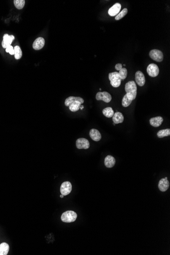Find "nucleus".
I'll list each match as a JSON object with an SVG mask.
<instances>
[{
	"label": "nucleus",
	"mask_w": 170,
	"mask_h": 255,
	"mask_svg": "<svg viewBox=\"0 0 170 255\" xmlns=\"http://www.w3.org/2000/svg\"><path fill=\"white\" fill-rule=\"evenodd\" d=\"M6 52H9L11 55H14V49L12 46H9L6 48Z\"/></svg>",
	"instance_id": "cd10ccee"
},
{
	"label": "nucleus",
	"mask_w": 170,
	"mask_h": 255,
	"mask_svg": "<svg viewBox=\"0 0 170 255\" xmlns=\"http://www.w3.org/2000/svg\"><path fill=\"white\" fill-rule=\"evenodd\" d=\"M124 121V116L120 112H117L113 116V121L115 124H119Z\"/></svg>",
	"instance_id": "f3484780"
},
{
	"label": "nucleus",
	"mask_w": 170,
	"mask_h": 255,
	"mask_svg": "<svg viewBox=\"0 0 170 255\" xmlns=\"http://www.w3.org/2000/svg\"><path fill=\"white\" fill-rule=\"evenodd\" d=\"M72 191L71 184L69 181H65L62 184L60 187V192L63 195H67Z\"/></svg>",
	"instance_id": "0eeeda50"
},
{
	"label": "nucleus",
	"mask_w": 170,
	"mask_h": 255,
	"mask_svg": "<svg viewBox=\"0 0 170 255\" xmlns=\"http://www.w3.org/2000/svg\"><path fill=\"white\" fill-rule=\"evenodd\" d=\"M81 106H82V103L81 102H79V101H74L69 106V109L71 112H77L78 110H79Z\"/></svg>",
	"instance_id": "6ab92c4d"
},
{
	"label": "nucleus",
	"mask_w": 170,
	"mask_h": 255,
	"mask_svg": "<svg viewBox=\"0 0 170 255\" xmlns=\"http://www.w3.org/2000/svg\"><path fill=\"white\" fill-rule=\"evenodd\" d=\"M169 186H170V183H169V181L168 180V179L162 178L160 180L158 183V188L160 191H163V192L167 191L168 189L169 188Z\"/></svg>",
	"instance_id": "f8f14e48"
},
{
	"label": "nucleus",
	"mask_w": 170,
	"mask_h": 255,
	"mask_svg": "<svg viewBox=\"0 0 170 255\" xmlns=\"http://www.w3.org/2000/svg\"><path fill=\"white\" fill-rule=\"evenodd\" d=\"M118 73L122 80H124L127 77V70L126 68H122Z\"/></svg>",
	"instance_id": "bb28decb"
},
{
	"label": "nucleus",
	"mask_w": 170,
	"mask_h": 255,
	"mask_svg": "<svg viewBox=\"0 0 170 255\" xmlns=\"http://www.w3.org/2000/svg\"><path fill=\"white\" fill-rule=\"evenodd\" d=\"M14 4L17 9L21 10L24 8L25 4V1L24 0H14Z\"/></svg>",
	"instance_id": "5701e85b"
},
{
	"label": "nucleus",
	"mask_w": 170,
	"mask_h": 255,
	"mask_svg": "<svg viewBox=\"0 0 170 255\" xmlns=\"http://www.w3.org/2000/svg\"><path fill=\"white\" fill-rule=\"evenodd\" d=\"M122 64H121V63H118L115 66V69L118 71H120L121 69L122 68Z\"/></svg>",
	"instance_id": "c85d7f7f"
},
{
	"label": "nucleus",
	"mask_w": 170,
	"mask_h": 255,
	"mask_svg": "<svg viewBox=\"0 0 170 255\" xmlns=\"http://www.w3.org/2000/svg\"><path fill=\"white\" fill-rule=\"evenodd\" d=\"M116 160L111 155H107L105 159V165L106 168H111L115 166Z\"/></svg>",
	"instance_id": "dca6fc26"
},
{
	"label": "nucleus",
	"mask_w": 170,
	"mask_h": 255,
	"mask_svg": "<svg viewBox=\"0 0 170 255\" xmlns=\"http://www.w3.org/2000/svg\"><path fill=\"white\" fill-rule=\"evenodd\" d=\"M89 134L91 139L96 142L99 141L102 139V135L100 132L96 129H91L90 131Z\"/></svg>",
	"instance_id": "ddd939ff"
},
{
	"label": "nucleus",
	"mask_w": 170,
	"mask_h": 255,
	"mask_svg": "<svg viewBox=\"0 0 170 255\" xmlns=\"http://www.w3.org/2000/svg\"><path fill=\"white\" fill-rule=\"evenodd\" d=\"M77 216V214L75 211H68L64 212L62 214L61 219L63 222L69 223L75 222Z\"/></svg>",
	"instance_id": "f03ea898"
},
{
	"label": "nucleus",
	"mask_w": 170,
	"mask_h": 255,
	"mask_svg": "<svg viewBox=\"0 0 170 255\" xmlns=\"http://www.w3.org/2000/svg\"><path fill=\"white\" fill-rule=\"evenodd\" d=\"M80 109L81 110H83V109H84V106H81V107H80Z\"/></svg>",
	"instance_id": "c756f323"
},
{
	"label": "nucleus",
	"mask_w": 170,
	"mask_h": 255,
	"mask_svg": "<svg viewBox=\"0 0 170 255\" xmlns=\"http://www.w3.org/2000/svg\"><path fill=\"white\" fill-rule=\"evenodd\" d=\"M45 41L42 37H38L33 42V48L35 50H39L44 46Z\"/></svg>",
	"instance_id": "2eb2a0df"
},
{
	"label": "nucleus",
	"mask_w": 170,
	"mask_h": 255,
	"mask_svg": "<svg viewBox=\"0 0 170 255\" xmlns=\"http://www.w3.org/2000/svg\"><path fill=\"white\" fill-rule=\"evenodd\" d=\"M121 8V5L119 3H116L109 9L108 11L109 15L111 17H114L119 14Z\"/></svg>",
	"instance_id": "9d476101"
},
{
	"label": "nucleus",
	"mask_w": 170,
	"mask_h": 255,
	"mask_svg": "<svg viewBox=\"0 0 170 255\" xmlns=\"http://www.w3.org/2000/svg\"><path fill=\"white\" fill-rule=\"evenodd\" d=\"M9 246L6 242H3L0 245V255H7L9 252Z\"/></svg>",
	"instance_id": "aec40b11"
},
{
	"label": "nucleus",
	"mask_w": 170,
	"mask_h": 255,
	"mask_svg": "<svg viewBox=\"0 0 170 255\" xmlns=\"http://www.w3.org/2000/svg\"><path fill=\"white\" fill-rule=\"evenodd\" d=\"M74 101H79V102H81L82 104L84 102V99L81 97L69 96L67 99H66L65 101V105L66 106H69Z\"/></svg>",
	"instance_id": "a211bd4d"
},
{
	"label": "nucleus",
	"mask_w": 170,
	"mask_h": 255,
	"mask_svg": "<svg viewBox=\"0 0 170 255\" xmlns=\"http://www.w3.org/2000/svg\"><path fill=\"white\" fill-rule=\"evenodd\" d=\"M14 49V56H15V59H20L21 58V56H22V52L20 46H17V45L15 46Z\"/></svg>",
	"instance_id": "393cba45"
},
{
	"label": "nucleus",
	"mask_w": 170,
	"mask_h": 255,
	"mask_svg": "<svg viewBox=\"0 0 170 255\" xmlns=\"http://www.w3.org/2000/svg\"><path fill=\"white\" fill-rule=\"evenodd\" d=\"M135 79L137 84L139 85V86L143 87L145 85L146 82L145 77L143 72L141 71L136 72Z\"/></svg>",
	"instance_id": "1a4fd4ad"
},
{
	"label": "nucleus",
	"mask_w": 170,
	"mask_h": 255,
	"mask_svg": "<svg viewBox=\"0 0 170 255\" xmlns=\"http://www.w3.org/2000/svg\"><path fill=\"white\" fill-rule=\"evenodd\" d=\"M76 146L79 149H88L90 147V143L87 139L79 138L76 140Z\"/></svg>",
	"instance_id": "6e6552de"
},
{
	"label": "nucleus",
	"mask_w": 170,
	"mask_h": 255,
	"mask_svg": "<svg viewBox=\"0 0 170 255\" xmlns=\"http://www.w3.org/2000/svg\"><path fill=\"white\" fill-rule=\"evenodd\" d=\"M123 66H126V64H123Z\"/></svg>",
	"instance_id": "2f4dec72"
},
{
	"label": "nucleus",
	"mask_w": 170,
	"mask_h": 255,
	"mask_svg": "<svg viewBox=\"0 0 170 255\" xmlns=\"http://www.w3.org/2000/svg\"><path fill=\"white\" fill-rule=\"evenodd\" d=\"M14 39V37L13 35H9L8 34H5L3 37V41L2 43V45L3 48H6L8 46H10L11 44Z\"/></svg>",
	"instance_id": "9b49d317"
},
{
	"label": "nucleus",
	"mask_w": 170,
	"mask_h": 255,
	"mask_svg": "<svg viewBox=\"0 0 170 255\" xmlns=\"http://www.w3.org/2000/svg\"><path fill=\"white\" fill-rule=\"evenodd\" d=\"M164 178H165V179H168V177H166Z\"/></svg>",
	"instance_id": "473e14b6"
},
{
	"label": "nucleus",
	"mask_w": 170,
	"mask_h": 255,
	"mask_svg": "<svg viewBox=\"0 0 170 255\" xmlns=\"http://www.w3.org/2000/svg\"><path fill=\"white\" fill-rule=\"evenodd\" d=\"M127 12H128V9L127 8H124V9H123L122 11H121L119 14H118V15H116V17H115V20H117V21L121 20L127 14Z\"/></svg>",
	"instance_id": "a878e982"
},
{
	"label": "nucleus",
	"mask_w": 170,
	"mask_h": 255,
	"mask_svg": "<svg viewBox=\"0 0 170 255\" xmlns=\"http://www.w3.org/2000/svg\"><path fill=\"white\" fill-rule=\"evenodd\" d=\"M97 100H102L106 103H109L112 100V96L107 92H99L96 95Z\"/></svg>",
	"instance_id": "423d86ee"
},
{
	"label": "nucleus",
	"mask_w": 170,
	"mask_h": 255,
	"mask_svg": "<svg viewBox=\"0 0 170 255\" xmlns=\"http://www.w3.org/2000/svg\"><path fill=\"white\" fill-rule=\"evenodd\" d=\"M132 101H133V100L130 99H129V98L127 97V95L126 94V95L124 96V97L123 98L122 100V106H123V107H127V106H129L131 104Z\"/></svg>",
	"instance_id": "b1692460"
},
{
	"label": "nucleus",
	"mask_w": 170,
	"mask_h": 255,
	"mask_svg": "<svg viewBox=\"0 0 170 255\" xmlns=\"http://www.w3.org/2000/svg\"><path fill=\"white\" fill-rule=\"evenodd\" d=\"M64 195H60V197L61 198H63V197H64Z\"/></svg>",
	"instance_id": "7c9ffc66"
},
{
	"label": "nucleus",
	"mask_w": 170,
	"mask_h": 255,
	"mask_svg": "<svg viewBox=\"0 0 170 255\" xmlns=\"http://www.w3.org/2000/svg\"><path fill=\"white\" fill-rule=\"evenodd\" d=\"M170 136V129L167 128L166 129L160 130L157 133V136L159 138H163L165 137Z\"/></svg>",
	"instance_id": "4be33fe9"
},
{
	"label": "nucleus",
	"mask_w": 170,
	"mask_h": 255,
	"mask_svg": "<svg viewBox=\"0 0 170 255\" xmlns=\"http://www.w3.org/2000/svg\"><path fill=\"white\" fill-rule=\"evenodd\" d=\"M99 90H100V91H101V90H102V89H101V88H100V89H99Z\"/></svg>",
	"instance_id": "72a5a7b5"
},
{
	"label": "nucleus",
	"mask_w": 170,
	"mask_h": 255,
	"mask_svg": "<svg viewBox=\"0 0 170 255\" xmlns=\"http://www.w3.org/2000/svg\"><path fill=\"white\" fill-rule=\"evenodd\" d=\"M149 56L152 60L160 62L164 59V55L161 51L158 49H152L149 52Z\"/></svg>",
	"instance_id": "20e7f679"
},
{
	"label": "nucleus",
	"mask_w": 170,
	"mask_h": 255,
	"mask_svg": "<svg viewBox=\"0 0 170 255\" xmlns=\"http://www.w3.org/2000/svg\"><path fill=\"white\" fill-rule=\"evenodd\" d=\"M164 121V119L161 116L155 117L150 119V124L154 127H158L161 126Z\"/></svg>",
	"instance_id": "4468645a"
},
{
	"label": "nucleus",
	"mask_w": 170,
	"mask_h": 255,
	"mask_svg": "<svg viewBox=\"0 0 170 255\" xmlns=\"http://www.w3.org/2000/svg\"><path fill=\"white\" fill-rule=\"evenodd\" d=\"M147 72L149 76L154 78L158 75L160 72V69L158 66L154 63L149 64L147 68Z\"/></svg>",
	"instance_id": "39448f33"
},
{
	"label": "nucleus",
	"mask_w": 170,
	"mask_h": 255,
	"mask_svg": "<svg viewBox=\"0 0 170 255\" xmlns=\"http://www.w3.org/2000/svg\"><path fill=\"white\" fill-rule=\"evenodd\" d=\"M109 78L110 84L114 88H118L121 85L122 79L120 77L118 72H113L109 73Z\"/></svg>",
	"instance_id": "7ed1b4c3"
},
{
	"label": "nucleus",
	"mask_w": 170,
	"mask_h": 255,
	"mask_svg": "<svg viewBox=\"0 0 170 255\" xmlns=\"http://www.w3.org/2000/svg\"><path fill=\"white\" fill-rule=\"evenodd\" d=\"M125 90L129 99L132 100L136 99L137 95V87L134 81H129L126 84Z\"/></svg>",
	"instance_id": "f257e3e1"
},
{
	"label": "nucleus",
	"mask_w": 170,
	"mask_h": 255,
	"mask_svg": "<svg viewBox=\"0 0 170 255\" xmlns=\"http://www.w3.org/2000/svg\"><path fill=\"white\" fill-rule=\"evenodd\" d=\"M102 113L107 118H111L113 116L114 111L111 107H106L102 110Z\"/></svg>",
	"instance_id": "412c9836"
}]
</instances>
